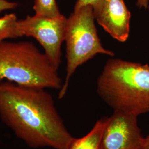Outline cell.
I'll use <instances>...</instances> for the list:
<instances>
[{
  "label": "cell",
  "instance_id": "obj_1",
  "mask_svg": "<svg viewBox=\"0 0 149 149\" xmlns=\"http://www.w3.org/2000/svg\"><path fill=\"white\" fill-rule=\"evenodd\" d=\"M0 117L33 148L68 149L74 138L44 88L0 82Z\"/></svg>",
  "mask_w": 149,
  "mask_h": 149
},
{
  "label": "cell",
  "instance_id": "obj_2",
  "mask_svg": "<svg viewBox=\"0 0 149 149\" xmlns=\"http://www.w3.org/2000/svg\"><path fill=\"white\" fill-rule=\"evenodd\" d=\"M97 92L113 112L149 113V65L109 59L97 79Z\"/></svg>",
  "mask_w": 149,
  "mask_h": 149
},
{
  "label": "cell",
  "instance_id": "obj_3",
  "mask_svg": "<svg viewBox=\"0 0 149 149\" xmlns=\"http://www.w3.org/2000/svg\"><path fill=\"white\" fill-rule=\"evenodd\" d=\"M60 90L62 80L44 53L29 42H0V82Z\"/></svg>",
  "mask_w": 149,
  "mask_h": 149
},
{
  "label": "cell",
  "instance_id": "obj_4",
  "mask_svg": "<svg viewBox=\"0 0 149 149\" xmlns=\"http://www.w3.org/2000/svg\"><path fill=\"white\" fill-rule=\"evenodd\" d=\"M92 7L85 6L67 18L66 43V77L59 93V99L66 95L71 76L79 66L102 54L113 56L114 53L102 45L98 36Z\"/></svg>",
  "mask_w": 149,
  "mask_h": 149
},
{
  "label": "cell",
  "instance_id": "obj_5",
  "mask_svg": "<svg viewBox=\"0 0 149 149\" xmlns=\"http://www.w3.org/2000/svg\"><path fill=\"white\" fill-rule=\"evenodd\" d=\"M67 18H52L34 15L27 16L17 22L19 37H31L43 47L51 64L58 70L61 63V47L65 42Z\"/></svg>",
  "mask_w": 149,
  "mask_h": 149
},
{
  "label": "cell",
  "instance_id": "obj_6",
  "mask_svg": "<svg viewBox=\"0 0 149 149\" xmlns=\"http://www.w3.org/2000/svg\"><path fill=\"white\" fill-rule=\"evenodd\" d=\"M138 117L113 112L107 117L100 149H141L144 144Z\"/></svg>",
  "mask_w": 149,
  "mask_h": 149
},
{
  "label": "cell",
  "instance_id": "obj_7",
  "mask_svg": "<svg viewBox=\"0 0 149 149\" xmlns=\"http://www.w3.org/2000/svg\"><path fill=\"white\" fill-rule=\"evenodd\" d=\"M93 13L96 21L113 38L122 43L128 40L131 13L124 0H103Z\"/></svg>",
  "mask_w": 149,
  "mask_h": 149
},
{
  "label": "cell",
  "instance_id": "obj_8",
  "mask_svg": "<svg viewBox=\"0 0 149 149\" xmlns=\"http://www.w3.org/2000/svg\"><path fill=\"white\" fill-rule=\"evenodd\" d=\"M107 117L98 120L90 131L80 138H74L68 149H100L101 138Z\"/></svg>",
  "mask_w": 149,
  "mask_h": 149
},
{
  "label": "cell",
  "instance_id": "obj_9",
  "mask_svg": "<svg viewBox=\"0 0 149 149\" xmlns=\"http://www.w3.org/2000/svg\"><path fill=\"white\" fill-rule=\"evenodd\" d=\"M18 21L14 13L6 14L0 18V42L9 38L20 37L17 28Z\"/></svg>",
  "mask_w": 149,
  "mask_h": 149
},
{
  "label": "cell",
  "instance_id": "obj_10",
  "mask_svg": "<svg viewBox=\"0 0 149 149\" xmlns=\"http://www.w3.org/2000/svg\"><path fill=\"white\" fill-rule=\"evenodd\" d=\"M35 15L56 18L63 16L59 10L56 0H34Z\"/></svg>",
  "mask_w": 149,
  "mask_h": 149
},
{
  "label": "cell",
  "instance_id": "obj_11",
  "mask_svg": "<svg viewBox=\"0 0 149 149\" xmlns=\"http://www.w3.org/2000/svg\"><path fill=\"white\" fill-rule=\"evenodd\" d=\"M103 0H77L74 7V10H77L85 6L90 5L93 11H95L101 5Z\"/></svg>",
  "mask_w": 149,
  "mask_h": 149
},
{
  "label": "cell",
  "instance_id": "obj_12",
  "mask_svg": "<svg viewBox=\"0 0 149 149\" xmlns=\"http://www.w3.org/2000/svg\"><path fill=\"white\" fill-rule=\"evenodd\" d=\"M18 6V3L15 2H11L7 0H0V12L15 9Z\"/></svg>",
  "mask_w": 149,
  "mask_h": 149
},
{
  "label": "cell",
  "instance_id": "obj_13",
  "mask_svg": "<svg viewBox=\"0 0 149 149\" xmlns=\"http://www.w3.org/2000/svg\"><path fill=\"white\" fill-rule=\"evenodd\" d=\"M149 0H136V5L139 8H148Z\"/></svg>",
  "mask_w": 149,
  "mask_h": 149
},
{
  "label": "cell",
  "instance_id": "obj_14",
  "mask_svg": "<svg viewBox=\"0 0 149 149\" xmlns=\"http://www.w3.org/2000/svg\"><path fill=\"white\" fill-rule=\"evenodd\" d=\"M141 149H149V135L144 138V144Z\"/></svg>",
  "mask_w": 149,
  "mask_h": 149
},
{
  "label": "cell",
  "instance_id": "obj_15",
  "mask_svg": "<svg viewBox=\"0 0 149 149\" xmlns=\"http://www.w3.org/2000/svg\"><path fill=\"white\" fill-rule=\"evenodd\" d=\"M148 10H149V3H148Z\"/></svg>",
  "mask_w": 149,
  "mask_h": 149
}]
</instances>
